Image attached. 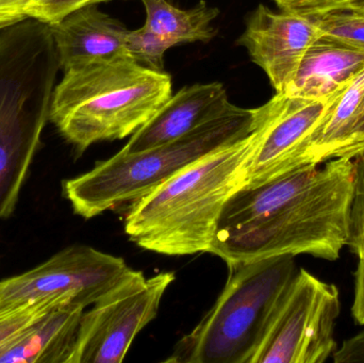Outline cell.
Here are the masks:
<instances>
[{
	"mask_svg": "<svg viewBox=\"0 0 364 363\" xmlns=\"http://www.w3.org/2000/svg\"><path fill=\"white\" fill-rule=\"evenodd\" d=\"M352 158L307 164L237 190L225 205L210 253L227 266L282 255L335 261L348 242Z\"/></svg>",
	"mask_w": 364,
	"mask_h": 363,
	"instance_id": "1",
	"label": "cell"
},
{
	"mask_svg": "<svg viewBox=\"0 0 364 363\" xmlns=\"http://www.w3.org/2000/svg\"><path fill=\"white\" fill-rule=\"evenodd\" d=\"M252 140V132L205 156L132 202L125 219L128 238L160 255L209 254L225 205L242 188Z\"/></svg>",
	"mask_w": 364,
	"mask_h": 363,
	"instance_id": "2",
	"label": "cell"
},
{
	"mask_svg": "<svg viewBox=\"0 0 364 363\" xmlns=\"http://www.w3.org/2000/svg\"><path fill=\"white\" fill-rule=\"evenodd\" d=\"M59 70L50 26L27 17L0 32V220L14 212L41 146Z\"/></svg>",
	"mask_w": 364,
	"mask_h": 363,
	"instance_id": "3",
	"label": "cell"
},
{
	"mask_svg": "<svg viewBox=\"0 0 364 363\" xmlns=\"http://www.w3.org/2000/svg\"><path fill=\"white\" fill-rule=\"evenodd\" d=\"M63 72L49 121L78 155L95 143L132 136L173 95L168 72L143 67L129 55Z\"/></svg>",
	"mask_w": 364,
	"mask_h": 363,
	"instance_id": "4",
	"label": "cell"
},
{
	"mask_svg": "<svg viewBox=\"0 0 364 363\" xmlns=\"http://www.w3.org/2000/svg\"><path fill=\"white\" fill-rule=\"evenodd\" d=\"M255 117V109L231 104L176 140L139 153L119 151L89 172L64 180L63 196L85 220L136 202L205 156L247 138Z\"/></svg>",
	"mask_w": 364,
	"mask_h": 363,
	"instance_id": "5",
	"label": "cell"
},
{
	"mask_svg": "<svg viewBox=\"0 0 364 363\" xmlns=\"http://www.w3.org/2000/svg\"><path fill=\"white\" fill-rule=\"evenodd\" d=\"M294 257L276 256L228 266V279L215 304L164 362L252 363L296 274Z\"/></svg>",
	"mask_w": 364,
	"mask_h": 363,
	"instance_id": "6",
	"label": "cell"
},
{
	"mask_svg": "<svg viewBox=\"0 0 364 363\" xmlns=\"http://www.w3.org/2000/svg\"><path fill=\"white\" fill-rule=\"evenodd\" d=\"M339 290L307 271L289 285L252 363H323L337 351Z\"/></svg>",
	"mask_w": 364,
	"mask_h": 363,
	"instance_id": "7",
	"label": "cell"
},
{
	"mask_svg": "<svg viewBox=\"0 0 364 363\" xmlns=\"http://www.w3.org/2000/svg\"><path fill=\"white\" fill-rule=\"evenodd\" d=\"M176 276L162 272L147 278L130 274L83 313L68 363H121L134 339L159 311L162 298Z\"/></svg>",
	"mask_w": 364,
	"mask_h": 363,
	"instance_id": "8",
	"label": "cell"
},
{
	"mask_svg": "<svg viewBox=\"0 0 364 363\" xmlns=\"http://www.w3.org/2000/svg\"><path fill=\"white\" fill-rule=\"evenodd\" d=\"M338 95L314 100L276 93L255 109L254 140L244 163L242 188L263 185L307 166L316 132Z\"/></svg>",
	"mask_w": 364,
	"mask_h": 363,
	"instance_id": "9",
	"label": "cell"
},
{
	"mask_svg": "<svg viewBox=\"0 0 364 363\" xmlns=\"http://www.w3.org/2000/svg\"><path fill=\"white\" fill-rule=\"evenodd\" d=\"M132 269L87 245H72L32 270L0 281V303L58 298L87 308L117 288Z\"/></svg>",
	"mask_w": 364,
	"mask_h": 363,
	"instance_id": "10",
	"label": "cell"
},
{
	"mask_svg": "<svg viewBox=\"0 0 364 363\" xmlns=\"http://www.w3.org/2000/svg\"><path fill=\"white\" fill-rule=\"evenodd\" d=\"M321 36L308 17L260 4L250 13L237 45L264 70L276 93H286L310 45Z\"/></svg>",
	"mask_w": 364,
	"mask_h": 363,
	"instance_id": "11",
	"label": "cell"
},
{
	"mask_svg": "<svg viewBox=\"0 0 364 363\" xmlns=\"http://www.w3.org/2000/svg\"><path fill=\"white\" fill-rule=\"evenodd\" d=\"M220 82L184 87L132 134L122 151L139 153L181 138L201 124L222 114L231 106Z\"/></svg>",
	"mask_w": 364,
	"mask_h": 363,
	"instance_id": "12",
	"label": "cell"
},
{
	"mask_svg": "<svg viewBox=\"0 0 364 363\" xmlns=\"http://www.w3.org/2000/svg\"><path fill=\"white\" fill-rule=\"evenodd\" d=\"M50 28L63 72L74 66L129 55L125 49L127 28L98 10L97 4L78 9Z\"/></svg>",
	"mask_w": 364,
	"mask_h": 363,
	"instance_id": "13",
	"label": "cell"
},
{
	"mask_svg": "<svg viewBox=\"0 0 364 363\" xmlns=\"http://www.w3.org/2000/svg\"><path fill=\"white\" fill-rule=\"evenodd\" d=\"M363 70L364 49L321 34L306 51L286 94L304 99H328Z\"/></svg>",
	"mask_w": 364,
	"mask_h": 363,
	"instance_id": "14",
	"label": "cell"
},
{
	"mask_svg": "<svg viewBox=\"0 0 364 363\" xmlns=\"http://www.w3.org/2000/svg\"><path fill=\"white\" fill-rule=\"evenodd\" d=\"M85 310L74 304L53 307L0 353V363H68Z\"/></svg>",
	"mask_w": 364,
	"mask_h": 363,
	"instance_id": "15",
	"label": "cell"
},
{
	"mask_svg": "<svg viewBox=\"0 0 364 363\" xmlns=\"http://www.w3.org/2000/svg\"><path fill=\"white\" fill-rule=\"evenodd\" d=\"M364 114V70L340 92L316 132L307 163L318 164L337 157Z\"/></svg>",
	"mask_w": 364,
	"mask_h": 363,
	"instance_id": "16",
	"label": "cell"
},
{
	"mask_svg": "<svg viewBox=\"0 0 364 363\" xmlns=\"http://www.w3.org/2000/svg\"><path fill=\"white\" fill-rule=\"evenodd\" d=\"M146 11L145 25L173 46L186 43H209L218 30L212 26L220 14L218 8L205 0L188 10L173 6L168 0H141Z\"/></svg>",
	"mask_w": 364,
	"mask_h": 363,
	"instance_id": "17",
	"label": "cell"
},
{
	"mask_svg": "<svg viewBox=\"0 0 364 363\" xmlns=\"http://www.w3.org/2000/svg\"><path fill=\"white\" fill-rule=\"evenodd\" d=\"M60 304H70L58 298H46L19 304L0 303V353L30 324Z\"/></svg>",
	"mask_w": 364,
	"mask_h": 363,
	"instance_id": "18",
	"label": "cell"
},
{
	"mask_svg": "<svg viewBox=\"0 0 364 363\" xmlns=\"http://www.w3.org/2000/svg\"><path fill=\"white\" fill-rule=\"evenodd\" d=\"M304 16L308 17L323 36L364 49V14L337 9Z\"/></svg>",
	"mask_w": 364,
	"mask_h": 363,
	"instance_id": "19",
	"label": "cell"
},
{
	"mask_svg": "<svg viewBox=\"0 0 364 363\" xmlns=\"http://www.w3.org/2000/svg\"><path fill=\"white\" fill-rule=\"evenodd\" d=\"M173 47L168 40L158 36L146 25L140 29L128 30L125 36V49L139 65L155 72H166L164 55Z\"/></svg>",
	"mask_w": 364,
	"mask_h": 363,
	"instance_id": "20",
	"label": "cell"
},
{
	"mask_svg": "<svg viewBox=\"0 0 364 363\" xmlns=\"http://www.w3.org/2000/svg\"><path fill=\"white\" fill-rule=\"evenodd\" d=\"M353 191L348 212V242L352 253L364 257V149L352 158Z\"/></svg>",
	"mask_w": 364,
	"mask_h": 363,
	"instance_id": "21",
	"label": "cell"
},
{
	"mask_svg": "<svg viewBox=\"0 0 364 363\" xmlns=\"http://www.w3.org/2000/svg\"><path fill=\"white\" fill-rule=\"evenodd\" d=\"M110 0H31L26 9V16L53 25L78 9Z\"/></svg>",
	"mask_w": 364,
	"mask_h": 363,
	"instance_id": "22",
	"label": "cell"
},
{
	"mask_svg": "<svg viewBox=\"0 0 364 363\" xmlns=\"http://www.w3.org/2000/svg\"><path fill=\"white\" fill-rule=\"evenodd\" d=\"M275 1L282 10L299 15H311L340 9L350 0H275Z\"/></svg>",
	"mask_w": 364,
	"mask_h": 363,
	"instance_id": "23",
	"label": "cell"
},
{
	"mask_svg": "<svg viewBox=\"0 0 364 363\" xmlns=\"http://www.w3.org/2000/svg\"><path fill=\"white\" fill-rule=\"evenodd\" d=\"M335 363L364 362V330L346 339L341 347L333 353Z\"/></svg>",
	"mask_w": 364,
	"mask_h": 363,
	"instance_id": "24",
	"label": "cell"
},
{
	"mask_svg": "<svg viewBox=\"0 0 364 363\" xmlns=\"http://www.w3.org/2000/svg\"><path fill=\"white\" fill-rule=\"evenodd\" d=\"M352 313L356 323L364 325V257L359 258L355 273V298Z\"/></svg>",
	"mask_w": 364,
	"mask_h": 363,
	"instance_id": "25",
	"label": "cell"
},
{
	"mask_svg": "<svg viewBox=\"0 0 364 363\" xmlns=\"http://www.w3.org/2000/svg\"><path fill=\"white\" fill-rule=\"evenodd\" d=\"M363 149H364V114L363 117L359 119L356 127L353 130L348 142L342 147L341 151L338 153L337 157L336 158H353L355 155H357L359 151H363Z\"/></svg>",
	"mask_w": 364,
	"mask_h": 363,
	"instance_id": "26",
	"label": "cell"
},
{
	"mask_svg": "<svg viewBox=\"0 0 364 363\" xmlns=\"http://www.w3.org/2000/svg\"><path fill=\"white\" fill-rule=\"evenodd\" d=\"M31 0H0V14L27 18L26 9Z\"/></svg>",
	"mask_w": 364,
	"mask_h": 363,
	"instance_id": "27",
	"label": "cell"
},
{
	"mask_svg": "<svg viewBox=\"0 0 364 363\" xmlns=\"http://www.w3.org/2000/svg\"><path fill=\"white\" fill-rule=\"evenodd\" d=\"M340 9L353 11V12L359 13V14H364V0H350V1H348V4H344Z\"/></svg>",
	"mask_w": 364,
	"mask_h": 363,
	"instance_id": "28",
	"label": "cell"
},
{
	"mask_svg": "<svg viewBox=\"0 0 364 363\" xmlns=\"http://www.w3.org/2000/svg\"><path fill=\"white\" fill-rule=\"evenodd\" d=\"M21 17L13 16V15L0 14V31L13 23L23 21Z\"/></svg>",
	"mask_w": 364,
	"mask_h": 363,
	"instance_id": "29",
	"label": "cell"
},
{
	"mask_svg": "<svg viewBox=\"0 0 364 363\" xmlns=\"http://www.w3.org/2000/svg\"><path fill=\"white\" fill-rule=\"evenodd\" d=\"M125 1H127V0H125Z\"/></svg>",
	"mask_w": 364,
	"mask_h": 363,
	"instance_id": "30",
	"label": "cell"
}]
</instances>
